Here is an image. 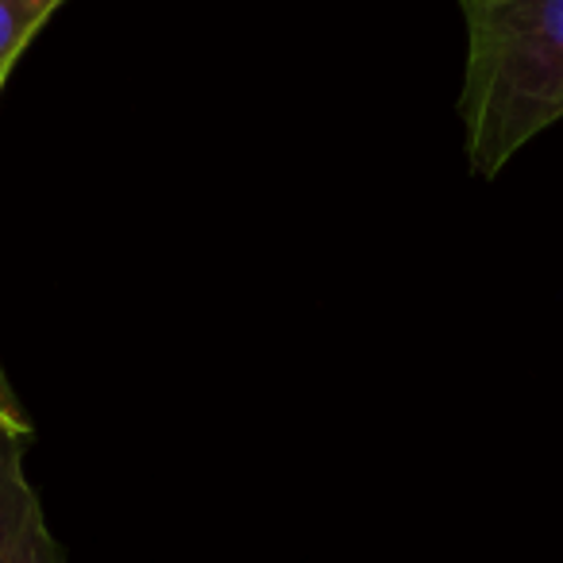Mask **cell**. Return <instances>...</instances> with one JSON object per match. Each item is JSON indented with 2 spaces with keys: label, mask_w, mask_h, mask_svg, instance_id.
<instances>
[{
  "label": "cell",
  "mask_w": 563,
  "mask_h": 563,
  "mask_svg": "<svg viewBox=\"0 0 563 563\" xmlns=\"http://www.w3.org/2000/svg\"><path fill=\"white\" fill-rule=\"evenodd\" d=\"M463 140L471 170L494 178L563 120V0H467Z\"/></svg>",
  "instance_id": "obj_1"
},
{
  "label": "cell",
  "mask_w": 563,
  "mask_h": 563,
  "mask_svg": "<svg viewBox=\"0 0 563 563\" xmlns=\"http://www.w3.org/2000/svg\"><path fill=\"white\" fill-rule=\"evenodd\" d=\"M32 440H0V563H66L24 467Z\"/></svg>",
  "instance_id": "obj_2"
},
{
  "label": "cell",
  "mask_w": 563,
  "mask_h": 563,
  "mask_svg": "<svg viewBox=\"0 0 563 563\" xmlns=\"http://www.w3.org/2000/svg\"><path fill=\"white\" fill-rule=\"evenodd\" d=\"M63 4L66 0H0V78H9L16 58Z\"/></svg>",
  "instance_id": "obj_3"
},
{
  "label": "cell",
  "mask_w": 563,
  "mask_h": 563,
  "mask_svg": "<svg viewBox=\"0 0 563 563\" xmlns=\"http://www.w3.org/2000/svg\"><path fill=\"white\" fill-rule=\"evenodd\" d=\"M32 417L24 413L9 375H4V363H0V440H32Z\"/></svg>",
  "instance_id": "obj_4"
},
{
  "label": "cell",
  "mask_w": 563,
  "mask_h": 563,
  "mask_svg": "<svg viewBox=\"0 0 563 563\" xmlns=\"http://www.w3.org/2000/svg\"><path fill=\"white\" fill-rule=\"evenodd\" d=\"M4 81H9V78H0V89H4Z\"/></svg>",
  "instance_id": "obj_5"
},
{
  "label": "cell",
  "mask_w": 563,
  "mask_h": 563,
  "mask_svg": "<svg viewBox=\"0 0 563 563\" xmlns=\"http://www.w3.org/2000/svg\"><path fill=\"white\" fill-rule=\"evenodd\" d=\"M460 4H467V0H460Z\"/></svg>",
  "instance_id": "obj_6"
}]
</instances>
